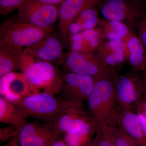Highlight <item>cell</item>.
<instances>
[{
    "instance_id": "cell-6",
    "label": "cell",
    "mask_w": 146,
    "mask_h": 146,
    "mask_svg": "<svg viewBox=\"0 0 146 146\" xmlns=\"http://www.w3.org/2000/svg\"><path fill=\"white\" fill-rule=\"evenodd\" d=\"M59 7L37 0H23L17 9L18 18L39 27L52 29L58 18Z\"/></svg>"
},
{
    "instance_id": "cell-39",
    "label": "cell",
    "mask_w": 146,
    "mask_h": 146,
    "mask_svg": "<svg viewBox=\"0 0 146 146\" xmlns=\"http://www.w3.org/2000/svg\"><path fill=\"white\" fill-rule=\"evenodd\" d=\"M86 146H96V144L94 143V141H93L92 142H90V143Z\"/></svg>"
},
{
    "instance_id": "cell-20",
    "label": "cell",
    "mask_w": 146,
    "mask_h": 146,
    "mask_svg": "<svg viewBox=\"0 0 146 146\" xmlns=\"http://www.w3.org/2000/svg\"><path fill=\"white\" fill-rule=\"evenodd\" d=\"M94 141L96 146H116L114 125H108L96 132Z\"/></svg>"
},
{
    "instance_id": "cell-5",
    "label": "cell",
    "mask_w": 146,
    "mask_h": 146,
    "mask_svg": "<svg viewBox=\"0 0 146 146\" xmlns=\"http://www.w3.org/2000/svg\"><path fill=\"white\" fill-rule=\"evenodd\" d=\"M62 60L70 72L90 76L97 80L108 76L112 73L110 67L90 52L70 51L64 55Z\"/></svg>"
},
{
    "instance_id": "cell-27",
    "label": "cell",
    "mask_w": 146,
    "mask_h": 146,
    "mask_svg": "<svg viewBox=\"0 0 146 146\" xmlns=\"http://www.w3.org/2000/svg\"><path fill=\"white\" fill-rule=\"evenodd\" d=\"M98 12L95 7L84 11L76 19L74 22H78L82 25L85 21L90 19L98 18Z\"/></svg>"
},
{
    "instance_id": "cell-35",
    "label": "cell",
    "mask_w": 146,
    "mask_h": 146,
    "mask_svg": "<svg viewBox=\"0 0 146 146\" xmlns=\"http://www.w3.org/2000/svg\"><path fill=\"white\" fill-rule=\"evenodd\" d=\"M40 2L52 5H60L63 0H37Z\"/></svg>"
},
{
    "instance_id": "cell-4",
    "label": "cell",
    "mask_w": 146,
    "mask_h": 146,
    "mask_svg": "<svg viewBox=\"0 0 146 146\" xmlns=\"http://www.w3.org/2000/svg\"><path fill=\"white\" fill-rule=\"evenodd\" d=\"M52 29H45L11 18L0 27V46L9 45L24 49L51 34Z\"/></svg>"
},
{
    "instance_id": "cell-13",
    "label": "cell",
    "mask_w": 146,
    "mask_h": 146,
    "mask_svg": "<svg viewBox=\"0 0 146 146\" xmlns=\"http://www.w3.org/2000/svg\"><path fill=\"white\" fill-rule=\"evenodd\" d=\"M117 101L124 110L137 105L141 100V81L137 85L130 78L122 76L115 83Z\"/></svg>"
},
{
    "instance_id": "cell-1",
    "label": "cell",
    "mask_w": 146,
    "mask_h": 146,
    "mask_svg": "<svg viewBox=\"0 0 146 146\" xmlns=\"http://www.w3.org/2000/svg\"><path fill=\"white\" fill-rule=\"evenodd\" d=\"M89 115L94 122L96 132L109 124H115L118 115L115 83L109 76L96 80L87 100Z\"/></svg>"
},
{
    "instance_id": "cell-3",
    "label": "cell",
    "mask_w": 146,
    "mask_h": 146,
    "mask_svg": "<svg viewBox=\"0 0 146 146\" xmlns=\"http://www.w3.org/2000/svg\"><path fill=\"white\" fill-rule=\"evenodd\" d=\"M19 70L37 91L55 95L62 90L63 78L51 62L37 60L23 53Z\"/></svg>"
},
{
    "instance_id": "cell-19",
    "label": "cell",
    "mask_w": 146,
    "mask_h": 146,
    "mask_svg": "<svg viewBox=\"0 0 146 146\" xmlns=\"http://www.w3.org/2000/svg\"><path fill=\"white\" fill-rule=\"evenodd\" d=\"M96 132V126L92 120L78 132L65 135L63 141L69 146H86L89 142L91 135Z\"/></svg>"
},
{
    "instance_id": "cell-14",
    "label": "cell",
    "mask_w": 146,
    "mask_h": 146,
    "mask_svg": "<svg viewBox=\"0 0 146 146\" xmlns=\"http://www.w3.org/2000/svg\"><path fill=\"white\" fill-rule=\"evenodd\" d=\"M119 126L126 134L141 146H146L141 123L137 114L129 110H124L118 115Z\"/></svg>"
},
{
    "instance_id": "cell-25",
    "label": "cell",
    "mask_w": 146,
    "mask_h": 146,
    "mask_svg": "<svg viewBox=\"0 0 146 146\" xmlns=\"http://www.w3.org/2000/svg\"><path fill=\"white\" fill-rule=\"evenodd\" d=\"M109 21L110 31L119 35L125 39L129 34V30L125 24L120 21Z\"/></svg>"
},
{
    "instance_id": "cell-12",
    "label": "cell",
    "mask_w": 146,
    "mask_h": 146,
    "mask_svg": "<svg viewBox=\"0 0 146 146\" xmlns=\"http://www.w3.org/2000/svg\"><path fill=\"white\" fill-rule=\"evenodd\" d=\"M63 50L60 39L50 34L35 44L24 49L23 53L37 60L51 63L63 60Z\"/></svg>"
},
{
    "instance_id": "cell-23",
    "label": "cell",
    "mask_w": 146,
    "mask_h": 146,
    "mask_svg": "<svg viewBox=\"0 0 146 146\" xmlns=\"http://www.w3.org/2000/svg\"><path fill=\"white\" fill-rule=\"evenodd\" d=\"M23 0H0V13L7 16L17 9Z\"/></svg>"
},
{
    "instance_id": "cell-2",
    "label": "cell",
    "mask_w": 146,
    "mask_h": 146,
    "mask_svg": "<svg viewBox=\"0 0 146 146\" xmlns=\"http://www.w3.org/2000/svg\"><path fill=\"white\" fill-rule=\"evenodd\" d=\"M78 102L68 99H62L55 96V95L40 92L26 97L15 104L26 118H35L51 125L68 107Z\"/></svg>"
},
{
    "instance_id": "cell-24",
    "label": "cell",
    "mask_w": 146,
    "mask_h": 146,
    "mask_svg": "<svg viewBox=\"0 0 146 146\" xmlns=\"http://www.w3.org/2000/svg\"><path fill=\"white\" fill-rule=\"evenodd\" d=\"M125 55L123 52L112 51L105 56L102 61L108 67L114 66L122 63L125 60Z\"/></svg>"
},
{
    "instance_id": "cell-15",
    "label": "cell",
    "mask_w": 146,
    "mask_h": 146,
    "mask_svg": "<svg viewBox=\"0 0 146 146\" xmlns=\"http://www.w3.org/2000/svg\"><path fill=\"white\" fill-rule=\"evenodd\" d=\"M23 50L9 45L0 46V77L19 70Z\"/></svg>"
},
{
    "instance_id": "cell-26",
    "label": "cell",
    "mask_w": 146,
    "mask_h": 146,
    "mask_svg": "<svg viewBox=\"0 0 146 146\" xmlns=\"http://www.w3.org/2000/svg\"><path fill=\"white\" fill-rule=\"evenodd\" d=\"M19 129L17 128L9 125L0 129V142L1 143L9 140H11L17 136Z\"/></svg>"
},
{
    "instance_id": "cell-10",
    "label": "cell",
    "mask_w": 146,
    "mask_h": 146,
    "mask_svg": "<svg viewBox=\"0 0 146 146\" xmlns=\"http://www.w3.org/2000/svg\"><path fill=\"white\" fill-rule=\"evenodd\" d=\"M62 78V90L67 95L68 99L80 103L88 100L97 80L90 76L76 74L71 72L65 74Z\"/></svg>"
},
{
    "instance_id": "cell-17",
    "label": "cell",
    "mask_w": 146,
    "mask_h": 146,
    "mask_svg": "<svg viewBox=\"0 0 146 146\" xmlns=\"http://www.w3.org/2000/svg\"><path fill=\"white\" fill-rule=\"evenodd\" d=\"M126 45L130 65L135 70L146 73V50L139 37L129 36Z\"/></svg>"
},
{
    "instance_id": "cell-8",
    "label": "cell",
    "mask_w": 146,
    "mask_h": 146,
    "mask_svg": "<svg viewBox=\"0 0 146 146\" xmlns=\"http://www.w3.org/2000/svg\"><path fill=\"white\" fill-rule=\"evenodd\" d=\"M40 92L31 86L22 72H13L0 77L1 96L15 104L26 97Z\"/></svg>"
},
{
    "instance_id": "cell-38",
    "label": "cell",
    "mask_w": 146,
    "mask_h": 146,
    "mask_svg": "<svg viewBox=\"0 0 146 146\" xmlns=\"http://www.w3.org/2000/svg\"><path fill=\"white\" fill-rule=\"evenodd\" d=\"M51 146H68V145L64 141L57 139Z\"/></svg>"
},
{
    "instance_id": "cell-30",
    "label": "cell",
    "mask_w": 146,
    "mask_h": 146,
    "mask_svg": "<svg viewBox=\"0 0 146 146\" xmlns=\"http://www.w3.org/2000/svg\"><path fill=\"white\" fill-rule=\"evenodd\" d=\"M83 31V27L82 24L76 22H74L71 24L68 29V35L79 33Z\"/></svg>"
},
{
    "instance_id": "cell-36",
    "label": "cell",
    "mask_w": 146,
    "mask_h": 146,
    "mask_svg": "<svg viewBox=\"0 0 146 146\" xmlns=\"http://www.w3.org/2000/svg\"><path fill=\"white\" fill-rule=\"evenodd\" d=\"M141 96L146 99V80H141Z\"/></svg>"
},
{
    "instance_id": "cell-11",
    "label": "cell",
    "mask_w": 146,
    "mask_h": 146,
    "mask_svg": "<svg viewBox=\"0 0 146 146\" xmlns=\"http://www.w3.org/2000/svg\"><path fill=\"white\" fill-rule=\"evenodd\" d=\"M102 0H64L59 7L58 24L60 33L68 39V29L77 17L87 9L96 7Z\"/></svg>"
},
{
    "instance_id": "cell-29",
    "label": "cell",
    "mask_w": 146,
    "mask_h": 146,
    "mask_svg": "<svg viewBox=\"0 0 146 146\" xmlns=\"http://www.w3.org/2000/svg\"><path fill=\"white\" fill-rule=\"evenodd\" d=\"M139 38L146 50V17L141 21L138 27Z\"/></svg>"
},
{
    "instance_id": "cell-37",
    "label": "cell",
    "mask_w": 146,
    "mask_h": 146,
    "mask_svg": "<svg viewBox=\"0 0 146 146\" xmlns=\"http://www.w3.org/2000/svg\"><path fill=\"white\" fill-rule=\"evenodd\" d=\"M17 136L11 140L5 146H20L18 142Z\"/></svg>"
},
{
    "instance_id": "cell-22",
    "label": "cell",
    "mask_w": 146,
    "mask_h": 146,
    "mask_svg": "<svg viewBox=\"0 0 146 146\" xmlns=\"http://www.w3.org/2000/svg\"><path fill=\"white\" fill-rule=\"evenodd\" d=\"M116 146H141L120 127L114 125Z\"/></svg>"
},
{
    "instance_id": "cell-16",
    "label": "cell",
    "mask_w": 146,
    "mask_h": 146,
    "mask_svg": "<svg viewBox=\"0 0 146 146\" xmlns=\"http://www.w3.org/2000/svg\"><path fill=\"white\" fill-rule=\"evenodd\" d=\"M26 118L16 105L0 97V122L20 129L27 122Z\"/></svg>"
},
{
    "instance_id": "cell-18",
    "label": "cell",
    "mask_w": 146,
    "mask_h": 146,
    "mask_svg": "<svg viewBox=\"0 0 146 146\" xmlns=\"http://www.w3.org/2000/svg\"><path fill=\"white\" fill-rule=\"evenodd\" d=\"M86 114L87 113L82 106V103H76L65 110L53 124L48 125L59 136L60 134H65L74 120Z\"/></svg>"
},
{
    "instance_id": "cell-31",
    "label": "cell",
    "mask_w": 146,
    "mask_h": 146,
    "mask_svg": "<svg viewBox=\"0 0 146 146\" xmlns=\"http://www.w3.org/2000/svg\"><path fill=\"white\" fill-rule=\"evenodd\" d=\"M98 22V18H94V19H90L87 20L83 24H82L83 27V31L85 30L91 29H93L94 27L96 25Z\"/></svg>"
},
{
    "instance_id": "cell-28",
    "label": "cell",
    "mask_w": 146,
    "mask_h": 146,
    "mask_svg": "<svg viewBox=\"0 0 146 146\" xmlns=\"http://www.w3.org/2000/svg\"><path fill=\"white\" fill-rule=\"evenodd\" d=\"M107 46L108 48L112 51L125 52L127 49V45L123 40L109 41Z\"/></svg>"
},
{
    "instance_id": "cell-34",
    "label": "cell",
    "mask_w": 146,
    "mask_h": 146,
    "mask_svg": "<svg viewBox=\"0 0 146 146\" xmlns=\"http://www.w3.org/2000/svg\"><path fill=\"white\" fill-rule=\"evenodd\" d=\"M137 114L141 123L142 131L143 133L146 143V119L143 115L140 112H137Z\"/></svg>"
},
{
    "instance_id": "cell-40",
    "label": "cell",
    "mask_w": 146,
    "mask_h": 146,
    "mask_svg": "<svg viewBox=\"0 0 146 146\" xmlns=\"http://www.w3.org/2000/svg\"><path fill=\"white\" fill-rule=\"evenodd\" d=\"M63 1H64V0H63Z\"/></svg>"
},
{
    "instance_id": "cell-32",
    "label": "cell",
    "mask_w": 146,
    "mask_h": 146,
    "mask_svg": "<svg viewBox=\"0 0 146 146\" xmlns=\"http://www.w3.org/2000/svg\"><path fill=\"white\" fill-rule=\"evenodd\" d=\"M136 106L137 112L141 113L146 119V99L142 97Z\"/></svg>"
},
{
    "instance_id": "cell-7",
    "label": "cell",
    "mask_w": 146,
    "mask_h": 146,
    "mask_svg": "<svg viewBox=\"0 0 146 146\" xmlns=\"http://www.w3.org/2000/svg\"><path fill=\"white\" fill-rule=\"evenodd\" d=\"M102 2L101 13L108 21L133 23L144 15L142 6L134 0H104Z\"/></svg>"
},
{
    "instance_id": "cell-33",
    "label": "cell",
    "mask_w": 146,
    "mask_h": 146,
    "mask_svg": "<svg viewBox=\"0 0 146 146\" xmlns=\"http://www.w3.org/2000/svg\"><path fill=\"white\" fill-rule=\"evenodd\" d=\"M106 38L109 41H115V40H123L125 38L119 35L112 31H109L106 33Z\"/></svg>"
},
{
    "instance_id": "cell-21",
    "label": "cell",
    "mask_w": 146,
    "mask_h": 146,
    "mask_svg": "<svg viewBox=\"0 0 146 146\" xmlns=\"http://www.w3.org/2000/svg\"><path fill=\"white\" fill-rule=\"evenodd\" d=\"M83 35V52H90V50L96 48L100 43V35L94 29H87L81 32Z\"/></svg>"
},
{
    "instance_id": "cell-9",
    "label": "cell",
    "mask_w": 146,
    "mask_h": 146,
    "mask_svg": "<svg viewBox=\"0 0 146 146\" xmlns=\"http://www.w3.org/2000/svg\"><path fill=\"white\" fill-rule=\"evenodd\" d=\"M17 137L20 146H51L58 136L46 124L27 122L19 129Z\"/></svg>"
}]
</instances>
